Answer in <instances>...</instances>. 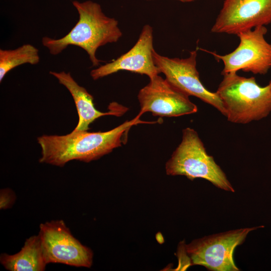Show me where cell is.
Listing matches in <instances>:
<instances>
[{"mask_svg":"<svg viewBox=\"0 0 271 271\" xmlns=\"http://www.w3.org/2000/svg\"><path fill=\"white\" fill-rule=\"evenodd\" d=\"M139 113L133 119L106 131L90 132L73 130L63 135H43L37 139L41 148L39 162L63 167L72 160L90 162L99 159L121 146L122 137L131 126L139 123H155L140 119Z\"/></svg>","mask_w":271,"mask_h":271,"instance_id":"1","label":"cell"},{"mask_svg":"<svg viewBox=\"0 0 271 271\" xmlns=\"http://www.w3.org/2000/svg\"><path fill=\"white\" fill-rule=\"evenodd\" d=\"M0 262L10 271H43L48 264L39 234L27 238L17 253H2Z\"/></svg>","mask_w":271,"mask_h":271,"instance_id":"13","label":"cell"},{"mask_svg":"<svg viewBox=\"0 0 271 271\" xmlns=\"http://www.w3.org/2000/svg\"><path fill=\"white\" fill-rule=\"evenodd\" d=\"M197 50L190 52L186 58H169L153 52L155 64L160 73L173 86L188 96L196 97L217 109L226 116L222 100L216 92L207 89L200 81L196 68Z\"/></svg>","mask_w":271,"mask_h":271,"instance_id":"7","label":"cell"},{"mask_svg":"<svg viewBox=\"0 0 271 271\" xmlns=\"http://www.w3.org/2000/svg\"><path fill=\"white\" fill-rule=\"evenodd\" d=\"M265 26H258L237 35L239 43L230 53L220 55L210 52L224 67L221 74L242 70L254 74L264 75L271 68V43L265 36Z\"/></svg>","mask_w":271,"mask_h":271,"instance_id":"6","label":"cell"},{"mask_svg":"<svg viewBox=\"0 0 271 271\" xmlns=\"http://www.w3.org/2000/svg\"><path fill=\"white\" fill-rule=\"evenodd\" d=\"M72 4L79 16L76 25L65 36L44 37L42 43L53 55L59 54L70 45L79 47L87 53L92 66H97L100 62L96 56L98 48L117 42L122 35L118 21L106 16L97 3L74 1Z\"/></svg>","mask_w":271,"mask_h":271,"instance_id":"2","label":"cell"},{"mask_svg":"<svg viewBox=\"0 0 271 271\" xmlns=\"http://www.w3.org/2000/svg\"><path fill=\"white\" fill-rule=\"evenodd\" d=\"M138 98L142 114L150 112L154 116L177 117L198 110L189 96L159 75L150 78L149 83L139 91Z\"/></svg>","mask_w":271,"mask_h":271,"instance_id":"9","label":"cell"},{"mask_svg":"<svg viewBox=\"0 0 271 271\" xmlns=\"http://www.w3.org/2000/svg\"><path fill=\"white\" fill-rule=\"evenodd\" d=\"M39 50L26 44L13 50L0 49V82L14 68L24 64L36 65L39 63Z\"/></svg>","mask_w":271,"mask_h":271,"instance_id":"14","label":"cell"},{"mask_svg":"<svg viewBox=\"0 0 271 271\" xmlns=\"http://www.w3.org/2000/svg\"><path fill=\"white\" fill-rule=\"evenodd\" d=\"M16 200L15 193L10 189L6 188L0 191V209H7L12 207Z\"/></svg>","mask_w":271,"mask_h":271,"instance_id":"15","label":"cell"},{"mask_svg":"<svg viewBox=\"0 0 271 271\" xmlns=\"http://www.w3.org/2000/svg\"><path fill=\"white\" fill-rule=\"evenodd\" d=\"M268 84L269 85L270 87V88H271V80L270 81L269 83H268Z\"/></svg>","mask_w":271,"mask_h":271,"instance_id":"17","label":"cell"},{"mask_svg":"<svg viewBox=\"0 0 271 271\" xmlns=\"http://www.w3.org/2000/svg\"><path fill=\"white\" fill-rule=\"evenodd\" d=\"M216 92L222 101L229 121L246 124L266 117L271 112V88L259 85L254 77L236 72L222 74Z\"/></svg>","mask_w":271,"mask_h":271,"instance_id":"3","label":"cell"},{"mask_svg":"<svg viewBox=\"0 0 271 271\" xmlns=\"http://www.w3.org/2000/svg\"><path fill=\"white\" fill-rule=\"evenodd\" d=\"M153 30L145 25L135 45L116 59L102 65L90 72L92 78L96 80L119 71H127L151 78L160 73L154 58Z\"/></svg>","mask_w":271,"mask_h":271,"instance_id":"11","label":"cell"},{"mask_svg":"<svg viewBox=\"0 0 271 271\" xmlns=\"http://www.w3.org/2000/svg\"><path fill=\"white\" fill-rule=\"evenodd\" d=\"M49 73L68 89L73 97L79 117L75 130H87L89 129V125L97 118L110 115L120 116L126 110H124V108L121 106L117 109L111 108L106 112L98 111L94 106L92 95L76 82L70 72L50 71Z\"/></svg>","mask_w":271,"mask_h":271,"instance_id":"12","label":"cell"},{"mask_svg":"<svg viewBox=\"0 0 271 271\" xmlns=\"http://www.w3.org/2000/svg\"><path fill=\"white\" fill-rule=\"evenodd\" d=\"M40 237L46 261L76 267H90L93 252L73 236L62 220L40 225Z\"/></svg>","mask_w":271,"mask_h":271,"instance_id":"8","label":"cell"},{"mask_svg":"<svg viewBox=\"0 0 271 271\" xmlns=\"http://www.w3.org/2000/svg\"><path fill=\"white\" fill-rule=\"evenodd\" d=\"M263 225L239 228L204 236L185 246L191 265H199L211 271H238L233 253L243 243L248 234Z\"/></svg>","mask_w":271,"mask_h":271,"instance_id":"5","label":"cell"},{"mask_svg":"<svg viewBox=\"0 0 271 271\" xmlns=\"http://www.w3.org/2000/svg\"><path fill=\"white\" fill-rule=\"evenodd\" d=\"M165 169L168 175L184 176L191 181L202 178L219 189L235 192L224 172L207 154L197 131L190 127L183 130L182 141Z\"/></svg>","mask_w":271,"mask_h":271,"instance_id":"4","label":"cell"},{"mask_svg":"<svg viewBox=\"0 0 271 271\" xmlns=\"http://www.w3.org/2000/svg\"><path fill=\"white\" fill-rule=\"evenodd\" d=\"M151 1V0H149ZM183 3H191L194 1V0H178Z\"/></svg>","mask_w":271,"mask_h":271,"instance_id":"16","label":"cell"},{"mask_svg":"<svg viewBox=\"0 0 271 271\" xmlns=\"http://www.w3.org/2000/svg\"><path fill=\"white\" fill-rule=\"evenodd\" d=\"M271 23V0H224L211 32L237 35Z\"/></svg>","mask_w":271,"mask_h":271,"instance_id":"10","label":"cell"}]
</instances>
